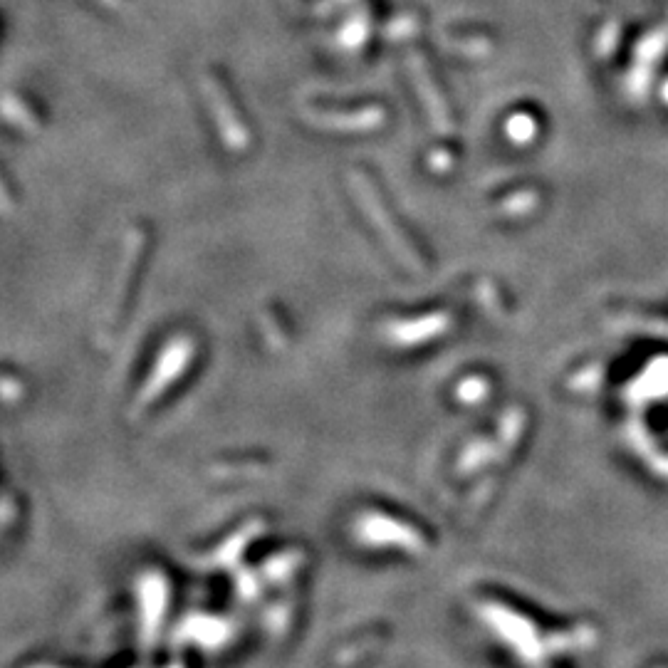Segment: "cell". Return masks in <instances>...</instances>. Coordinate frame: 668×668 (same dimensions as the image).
I'll list each match as a JSON object with an SVG mask.
<instances>
[{"mask_svg":"<svg viewBox=\"0 0 668 668\" xmlns=\"http://www.w3.org/2000/svg\"><path fill=\"white\" fill-rule=\"evenodd\" d=\"M33 668H60V666H33Z\"/></svg>","mask_w":668,"mask_h":668,"instance_id":"2","label":"cell"},{"mask_svg":"<svg viewBox=\"0 0 668 668\" xmlns=\"http://www.w3.org/2000/svg\"><path fill=\"white\" fill-rule=\"evenodd\" d=\"M139 597H142L144 634H154L156 624H159V612H161V584H159V579L144 577L142 587H139Z\"/></svg>","mask_w":668,"mask_h":668,"instance_id":"1","label":"cell"}]
</instances>
